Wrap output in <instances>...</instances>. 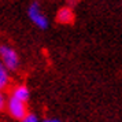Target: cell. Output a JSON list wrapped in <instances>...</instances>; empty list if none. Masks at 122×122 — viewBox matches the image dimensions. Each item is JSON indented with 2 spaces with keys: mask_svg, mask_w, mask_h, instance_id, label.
<instances>
[{
  "mask_svg": "<svg viewBox=\"0 0 122 122\" xmlns=\"http://www.w3.org/2000/svg\"><path fill=\"white\" fill-rule=\"evenodd\" d=\"M41 122H62L61 119H56V118H47V119H43Z\"/></svg>",
  "mask_w": 122,
  "mask_h": 122,
  "instance_id": "9",
  "label": "cell"
},
{
  "mask_svg": "<svg viewBox=\"0 0 122 122\" xmlns=\"http://www.w3.org/2000/svg\"><path fill=\"white\" fill-rule=\"evenodd\" d=\"M21 122H41L40 121L39 115L36 114V112H32V111H29L28 114H26V117L23 118Z\"/></svg>",
  "mask_w": 122,
  "mask_h": 122,
  "instance_id": "7",
  "label": "cell"
},
{
  "mask_svg": "<svg viewBox=\"0 0 122 122\" xmlns=\"http://www.w3.org/2000/svg\"><path fill=\"white\" fill-rule=\"evenodd\" d=\"M7 97H6V95L3 93V92H0V112L1 111H4V108L7 107Z\"/></svg>",
  "mask_w": 122,
  "mask_h": 122,
  "instance_id": "8",
  "label": "cell"
},
{
  "mask_svg": "<svg viewBox=\"0 0 122 122\" xmlns=\"http://www.w3.org/2000/svg\"><path fill=\"white\" fill-rule=\"evenodd\" d=\"M7 111H8V114L11 118L14 119H18V121H22L23 118L26 117V114L29 112L28 110V104H25L22 102H19V100L14 99V97H8L7 100Z\"/></svg>",
  "mask_w": 122,
  "mask_h": 122,
  "instance_id": "3",
  "label": "cell"
},
{
  "mask_svg": "<svg viewBox=\"0 0 122 122\" xmlns=\"http://www.w3.org/2000/svg\"><path fill=\"white\" fill-rule=\"evenodd\" d=\"M10 96L19 100V102H22V103H25V104H28V102L30 100V89L25 84H18V85H15L11 89Z\"/></svg>",
  "mask_w": 122,
  "mask_h": 122,
  "instance_id": "5",
  "label": "cell"
},
{
  "mask_svg": "<svg viewBox=\"0 0 122 122\" xmlns=\"http://www.w3.org/2000/svg\"><path fill=\"white\" fill-rule=\"evenodd\" d=\"M28 17L30 19V22L34 26H37L41 30H47L50 28V19L47 18V15L44 14V11L41 10L39 1H33L30 3L28 7Z\"/></svg>",
  "mask_w": 122,
  "mask_h": 122,
  "instance_id": "2",
  "label": "cell"
},
{
  "mask_svg": "<svg viewBox=\"0 0 122 122\" xmlns=\"http://www.w3.org/2000/svg\"><path fill=\"white\" fill-rule=\"evenodd\" d=\"M0 62L4 65V67L8 71H17L21 65L19 54L11 45L1 44L0 45Z\"/></svg>",
  "mask_w": 122,
  "mask_h": 122,
  "instance_id": "1",
  "label": "cell"
},
{
  "mask_svg": "<svg viewBox=\"0 0 122 122\" xmlns=\"http://www.w3.org/2000/svg\"><path fill=\"white\" fill-rule=\"evenodd\" d=\"M55 21L61 25H71L76 21V12L70 6L61 7L55 14Z\"/></svg>",
  "mask_w": 122,
  "mask_h": 122,
  "instance_id": "4",
  "label": "cell"
},
{
  "mask_svg": "<svg viewBox=\"0 0 122 122\" xmlns=\"http://www.w3.org/2000/svg\"><path fill=\"white\" fill-rule=\"evenodd\" d=\"M10 81H11L10 71H8L6 67H4V65L0 62V92H3V91L8 86Z\"/></svg>",
  "mask_w": 122,
  "mask_h": 122,
  "instance_id": "6",
  "label": "cell"
}]
</instances>
